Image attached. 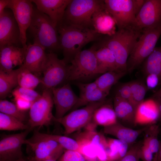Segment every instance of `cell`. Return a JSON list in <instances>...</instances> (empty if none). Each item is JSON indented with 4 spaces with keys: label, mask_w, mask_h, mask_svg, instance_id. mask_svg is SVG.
Returning a JSON list of instances; mask_svg holds the SVG:
<instances>
[{
    "label": "cell",
    "mask_w": 161,
    "mask_h": 161,
    "mask_svg": "<svg viewBox=\"0 0 161 161\" xmlns=\"http://www.w3.org/2000/svg\"><path fill=\"white\" fill-rule=\"evenodd\" d=\"M142 31L134 25L118 29L111 36L103 35L96 43L98 47L105 46L113 52L118 71L127 73V62L140 36Z\"/></svg>",
    "instance_id": "1"
},
{
    "label": "cell",
    "mask_w": 161,
    "mask_h": 161,
    "mask_svg": "<svg viewBox=\"0 0 161 161\" xmlns=\"http://www.w3.org/2000/svg\"><path fill=\"white\" fill-rule=\"evenodd\" d=\"M63 59L68 64L86 44L99 41L103 35L93 29L85 28L61 24L57 27Z\"/></svg>",
    "instance_id": "2"
},
{
    "label": "cell",
    "mask_w": 161,
    "mask_h": 161,
    "mask_svg": "<svg viewBox=\"0 0 161 161\" xmlns=\"http://www.w3.org/2000/svg\"><path fill=\"white\" fill-rule=\"evenodd\" d=\"M27 31L33 43L39 45L49 52H54L61 49L57 27L47 16L34 6Z\"/></svg>",
    "instance_id": "3"
},
{
    "label": "cell",
    "mask_w": 161,
    "mask_h": 161,
    "mask_svg": "<svg viewBox=\"0 0 161 161\" xmlns=\"http://www.w3.org/2000/svg\"><path fill=\"white\" fill-rule=\"evenodd\" d=\"M104 7V0H71L60 24L92 29L91 20L93 14Z\"/></svg>",
    "instance_id": "4"
},
{
    "label": "cell",
    "mask_w": 161,
    "mask_h": 161,
    "mask_svg": "<svg viewBox=\"0 0 161 161\" xmlns=\"http://www.w3.org/2000/svg\"><path fill=\"white\" fill-rule=\"evenodd\" d=\"M96 48L95 44L76 55L69 65L67 81L83 82L101 74L95 54Z\"/></svg>",
    "instance_id": "5"
},
{
    "label": "cell",
    "mask_w": 161,
    "mask_h": 161,
    "mask_svg": "<svg viewBox=\"0 0 161 161\" xmlns=\"http://www.w3.org/2000/svg\"><path fill=\"white\" fill-rule=\"evenodd\" d=\"M161 35V24L142 30L141 34L128 59L127 72H132L144 62L155 48Z\"/></svg>",
    "instance_id": "6"
},
{
    "label": "cell",
    "mask_w": 161,
    "mask_h": 161,
    "mask_svg": "<svg viewBox=\"0 0 161 161\" xmlns=\"http://www.w3.org/2000/svg\"><path fill=\"white\" fill-rule=\"evenodd\" d=\"M145 0H105L106 9L114 19L118 29L134 25Z\"/></svg>",
    "instance_id": "7"
},
{
    "label": "cell",
    "mask_w": 161,
    "mask_h": 161,
    "mask_svg": "<svg viewBox=\"0 0 161 161\" xmlns=\"http://www.w3.org/2000/svg\"><path fill=\"white\" fill-rule=\"evenodd\" d=\"M24 144L28 145L33 153L31 161H56L64 152V149L48 134L37 131H35L30 138L26 140Z\"/></svg>",
    "instance_id": "8"
},
{
    "label": "cell",
    "mask_w": 161,
    "mask_h": 161,
    "mask_svg": "<svg viewBox=\"0 0 161 161\" xmlns=\"http://www.w3.org/2000/svg\"><path fill=\"white\" fill-rule=\"evenodd\" d=\"M54 104L52 89H45L41 97L29 109L28 126L30 129L47 126L51 124L54 117L52 114Z\"/></svg>",
    "instance_id": "9"
},
{
    "label": "cell",
    "mask_w": 161,
    "mask_h": 161,
    "mask_svg": "<svg viewBox=\"0 0 161 161\" xmlns=\"http://www.w3.org/2000/svg\"><path fill=\"white\" fill-rule=\"evenodd\" d=\"M106 100L90 103L82 108L73 110L59 119H56L54 117L53 121L62 125L65 135L70 134L87 126L91 121L95 110Z\"/></svg>",
    "instance_id": "10"
},
{
    "label": "cell",
    "mask_w": 161,
    "mask_h": 161,
    "mask_svg": "<svg viewBox=\"0 0 161 161\" xmlns=\"http://www.w3.org/2000/svg\"><path fill=\"white\" fill-rule=\"evenodd\" d=\"M69 65L62 59H59L54 52L47 54V58L42 73L43 77L41 84L45 89L55 87L67 80Z\"/></svg>",
    "instance_id": "11"
},
{
    "label": "cell",
    "mask_w": 161,
    "mask_h": 161,
    "mask_svg": "<svg viewBox=\"0 0 161 161\" xmlns=\"http://www.w3.org/2000/svg\"><path fill=\"white\" fill-rule=\"evenodd\" d=\"M7 46L23 47L19 26L12 12L8 8L0 15V48Z\"/></svg>",
    "instance_id": "12"
},
{
    "label": "cell",
    "mask_w": 161,
    "mask_h": 161,
    "mask_svg": "<svg viewBox=\"0 0 161 161\" xmlns=\"http://www.w3.org/2000/svg\"><path fill=\"white\" fill-rule=\"evenodd\" d=\"M29 0H9L6 8L12 12L19 26L23 47H26L27 32L31 23L34 6Z\"/></svg>",
    "instance_id": "13"
},
{
    "label": "cell",
    "mask_w": 161,
    "mask_h": 161,
    "mask_svg": "<svg viewBox=\"0 0 161 161\" xmlns=\"http://www.w3.org/2000/svg\"><path fill=\"white\" fill-rule=\"evenodd\" d=\"M32 129L6 135L0 141V161H13L23 157L22 146Z\"/></svg>",
    "instance_id": "14"
},
{
    "label": "cell",
    "mask_w": 161,
    "mask_h": 161,
    "mask_svg": "<svg viewBox=\"0 0 161 161\" xmlns=\"http://www.w3.org/2000/svg\"><path fill=\"white\" fill-rule=\"evenodd\" d=\"M161 24V0H145L137 15L134 26L142 31Z\"/></svg>",
    "instance_id": "15"
},
{
    "label": "cell",
    "mask_w": 161,
    "mask_h": 161,
    "mask_svg": "<svg viewBox=\"0 0 161 161\" xmlns=\"http://www.w3.org/2000/svg\"><path fill=\"white\" fill-rule=\"evenodd\" d=\"M51 89L55 109L54 117L59 119L72 109L78 101V97L74 92L69 83L60 87H54Z\"/></svg>",
    "instance_id": "16"
},
{
    "label": "cell",
    "mask_w": 161,
    "mask_h": 161,
    "mask_svg": "<svg viewBox=\"0 0 161 161\" xmlns=\"http://www.w3.org/2000/svg\"><path fill=\"white\" fill-rule=\"evenodd\" d=\"M37 9L50 18L57 27L62 22L66 10L71 0H31Z\"/></svg>",
    "instance_id": "17"
},
{
    "label": "cell",
    "mask_w": 161,
    "mask_h": 161,
    "mask_svg": "<svg viewBox=\"0 0 161 161\" xmlns=\"http://www.w3.org/2000/svg\"><path fill=\"white\" fill-rule=\"evenodd\" d=\"M80 92L78 101L72 111L92 103L103 101L108 95L101 90L93 82L86 83L75 82Z\"/></svg>",
    "instance_id": "18"
},
{
    "label": "cell",
    "mask_w": 161,
    "mask_h": 161,
    "mask_svg": "<svg viewBox=\"0 0 161 161\" xmlns=\"http://www.w3.org/2000/svg\"><path fill=\"white\" fill-rule=\"evenodd\" d=\"M47 54L45 49L36 44L27 45L22 67L32 73H42L45 62Z\"/></svg>",
    "instance_id": "19"
},
{
    "label": "cell",
    "mask_w": 161,
    "mask_h": 161,
    "mask_svg": "<svg viewBox=\"0 0 161 161\" xmlns=\"http://www.w3.org/2000/svg\"><path fill=\"white\" fill-rule=\"evenodd\" d=\"M27 47L7 46L0 48V70L9 72L15 66H21Z\"/></svg>",
    "instance_id": "20"
},
{
    "label": "cell",
    "mask_w": 161,
    "mask_h": 161,
    "mask_svg": "<svg viewBox=\"0 0 161 161\" xmlns=\"http://www.w3.org/2000/svg\"><path fill=\"white\" fill-rule=\"evenodd\" d=\"M160 118L157 103L154 98L144 100L136 109L135 125H149L155 124Z\"/></svg>",
    "instance_id": "21"
},
{
    "label": "cell",
    "mask_w": 161,
    "mask_h": 161,
    "mask_svg": "<svg viewBox=\"0 0 161 161\" xmlns=\"http://www.w3.org/2000/svg\"><path fill=\"white\" fill-rule=\"evenodd\" d=\"M91 21L92 28L100 35L111 36L117 31L115 21L105 7L94 13Z\"/></svg>",
    "instance_id": "22"
},
{
    "label": "cell",
    "mask_w": 161,
    "mask_h": 161,
    "mask_svg": "<svg viewBox=\"0 0 161 161\" xmlns=\"http://www.w3.org/2000/svg\"><path fill=\"white\" fill-rule=\"evenodd\" d=\"M113 106L118 121L130 128H132L135 126L136 109L130 102L114 96Z\"/></svg>",
    "instance_id": "23"
},
{
    "label": "cell",
    "mask_w": 161,
    "mask_h": 161,
    "mask_svg": "<svg viewBox=\"0 0 161 161\" xmlns=\"http://www.w3.org/2000/svg\"><path fill=\"white\" fill-rule=\"evenodd\" d=\"M148 126L134 130L126 126L117 121L113 125L104 127L103 131L104 133L115 137L118 139L126 142L129 145L134 143L138 137L144 132Z\"/></svg>",
    "instance_id": "24"
},
{
    "label": "cell",
    "mask_w": 161,
    "mask_h": 161,
    "mask_svg": "<svg viewBox=\"0 0 161 161\" xmlns=\"http://www.w3.org/2000/svg\"><path fill=\"white\" fill-rule=\"evenodd\" d=\"M118 121L113 105L110 100H106L95 111L90 123L96 127L98 126L105 127Z\"/></svg>",
    "instance_id": "25"
},
{
    "label": "cell",
    "mask_w": 161,
    "mask_h": 161,
    "mask_svg": "<svg viewBox=\"0 0 161 161\" xmlns=\"http://www.w3.org/2000/svg\"><path fill=\"white\" fill-rule=\"evenodd\" d=\"M95 54L101 74L109 71H118L114 55L109 48L97 45Z\"/></svg>",
    "instance_id": "26"
},
{
    "label": "cell",
    "mask_w": 161,
    "mask_h": 161,
    "mask_svg": "<svg viewBox=\"0 0 161 161\" xmlns=\"http://www.w3.org/2000/svg\"><path fill=\"white\" fill-rule=\"evenodd\" d=\"M143 71L146 76L154 74L161 79V46L155 47L144 61Z\"/></svg>",
    "instance_id": "27"
},
{
    "label": "cell",
    "mask_w": 161,
    "mask_h": 161,
    "mask_svg": "<svg viewBox=\"0 0 161 161\" xmlns=\"http://www.w3.org/2000/svg\"><path fill=\"white\" fill-rule=\"evenodd\" d=\"M126 73L116 71H109L102 74L94 82L101 90L109 95L112 87Z\"/></svg>",
    "instance_id": "28"
},
{
    "label": "cell",
    "mask_w": 161,
    "mask_h": 161,
    "mask_svg": "<svg viewBox=\"0 0 161 161\" xmlns=\"http://www.w3.org/2000/svg\"><path fill=\"white\" fill-rule=\"evenodd\" d=\"M106 149L108 161H116L124 156L127 152L129 145L118 139L106 138Z\"/></svg>",
    "instance_id": "29"
},
{
    "label": "cell",
    "mask_w": 161,
    "mask_h": 161,
    "mask_svg": "<svg viewBox=\"0 0 161 161\" xmlns=\"http://www.w3.org/2000/svg\"><path fill=\"white\" fill-rule=\"evenodd\" d=\"M18 69L9 72L0 70V97L1 99L5 98L18 85Z\"/></svg>",
    "instance_id": "30"
},
{
    "label": "cell",
    "mask_w": 161,
    "mask_h": 161,
    "mask_svg": "<svg viewBox=\"0 0 161 161\" xmlns=\"http://www.w3.org/2000/svg\"><path fill=\"white\" fill-rule=\"evenodd\" d=\"M18 69L17 81L18 86L34 89L41 83V79L28 70L21 66Z\"/></svg>",
    "instance_id": "31"
},
{
    "label": "cell",
    "mask_w": 161,
    "mask_h": 161,
    "mask_svg": "<svg viewBox=\"0 0 161 161\" xmlns=\"http://www.w3.org/2000/svg\"><path fill=\"white\" fill-rule=\"evenodd\" d=\"M131 91V103L136 109L138 106L144 100L148 90L146 85L140 80L129 82Z\"/></svg>",
    "instance_id": "32"
},
{
    "label": "cell",
    "mask_w": 161,
    "mask_h": 161,
    "mask_svg": "<svg viewBox=\"0 0 161 161\" xmlns=\"http://www.w3.org/2000/svg\"><path fill=\"white\" fill-rule=\"evenodd\" d=\"M158 126L155 124L149 125L144 131L143 143L147 145L151 150L158 156L160 141L158 138L159 131Z\"/></svg>",
    "instance_id": "33"
},
{
    "label": "cell",
    "mask_w": 161,
    "mask_h": 161,
    "mask_svg": "<svg viewBox=\"0 0 161 161\" xmlns=\"http://www.w3.org/2000/svg\"><path fill=\"white\" fill-rule=\"evenodd\" d=\"M74 139L79 145L78 152L83 157L86 161H98L97 157V147L91 142L85 139L75 137Z\"/></svg>",
    "instance_id": "34"
},
{
    "label": "cell",
    "mask_w": 161,
    "mask_h": 161,
    "mask_svg": "<svg viewBox=\"0 0 161 161\" xmlns=\"http://www.w3.org/2000/svg\"><path fill=\"white\" fill-rule=\"evenodd\" d=\"M30 129L28 125L17 118L0 113V130L7 131L26 130Z\"/></svg>",
    "instance_id": "35"
},
{
    "label": "cell",
    "mask_w": 161,
    "mask_h": 161,
    "mask_svg": "<svg viewBox=\"0 0 161 161\" xmlns=\"http://www.w3.org/2000/svg\"><path fill=\"white\" fill-rule=\"evenodd\" d=\"M0 112L13 117L23 122L26 119L24 112L19 110L15 104L6 100H0Z\"/></svg>",
    "instance_id": "36"
},
{
    "label": "cell",
    "mask_w": 161,
    "mask_h": 161,
    "mask_svg": "<svg viewBox=\"0 0 161 161\" xmlns=\"http://www.w3.org/2000/svg\"><path fill=\"white\" fill-rule=\"evenodd\" d=\"M48 134L51 138L58 142L64 150L79 151V145L75 139L66 136Z\"/></svg>",
    "instance_id": "37"
},
{
    "label": "cell",
    "mask_w": 161,
    "mask_h": 161,
    "mask_svg": "<svg viewBox=\"0 0 161 161\" xmlns=\"http://www.w3.org/2000/svg\"><path fill=\"white\" fill-rule=\"evenodd\" d=\"M12 94L14 97H20L32 103L37 100L41 96L33 89L19 86L14 89Z\"/></svg>",
    "instance_id": "38"
},
{
    "label": "cell",
    "mask_w": 161,
    "mask_h": 161,
    "mask_svg": "<svg viewBox=\"0 0 161 161\" xmlns=\"http://www.w3.org/2000/svg\"><path fill=\"white\" fill-rule=\"evenodd\" d=\"M143 142L139 141L131 146L126 154L116 161H139Z\"/></svg>",
    "instance_id": "39"
},
{
    "label": "cell",
    "mask_w": 161,
    "mask_h": 161,
    "mask_svg": "<svg viewBox=\"0 0 161 161\" xmlns=\"http://www.w3.org/2000/svg\"><path fill=\"white\" fill-rule=\"evenodd\" d=\"M114 96L119 97L131 103V91L129 82L120 84L115 90Z\"/></svg>",
    "instance_id": "40"
},
{
    "label": "cell",
    "mask_w": 161,
    "mask_h": 161,
    "mask_svg": "<svg viewBox=\"0 0 161 161\" xmlns=\"http://www.w3.org/2000/svg\"><path fill=\"white\" fill-rule=\"evenodd\" d=\"M58 161H86L83 156L78 151L66 150Z\"/></svg>",
    "instance_id": "41"
},
{
    "label": "cell",
    "mask_w": 161,
    "mask_h": 161,
    "mask_svg": "<svg viewBox=\"0 0 161 161\" xmlns=\"http://www.w3.org/2000/svg\"><path fill=\"white\" fill-rule=\"evenodd\" d=\"M157 157L143 141L140 150V159L143 161H157Z\"/></svg>",
    "instance_id": "42"
},
{
    "label": "cell",
    "mask_w": 161,
    "mask_h": 161,
    "mask_svg": "<svg viewBox=\"0 0 161 161\" xmlns=\"http://www.w3.org/2000/svg\"><path fill=\"white\" fill-rule=\"evenodd\" d=\"M14 98L15 104L19 110L23 112L30 109L33 103L20 97H16Z\"/></svg>",
    "instance_id": "43"
},
{
    "label": "cell",
    "mask_w": 161,
    "mask_h": 161,
    "mask_svg": "<svg viewBox=\"0 0 161 161\" xmlns=\"http://www.w3.org/2000/svg\"><path fill=\"white\" fill-rule=\"evenodd\" d=\"M160 79L154 74H150L146 76V85L148 89L155 88L158 85Z\"/></svg>",
    "instance_id": "44"
},
{
    "label": "cell",
    "mask_w": 161,
    "mask_h": 161,
    "mask_svg": "<svg viewBox=\"0 0 161 161\" xmlns=\"http://www.w3.org/2000/svg\"><path fill=\"white\" fill-rule=\"evenodd\" d=\"M9 2V0H0V15L3 13Z\"/></svg>",
    "instance_id": "45"
},
{
    "label": "cell",
    "mask_w": 161,
    "mask_h": 161,
    "mask_svg": "<svg viewBox=\"0 0 161 161\" xmlns=\"http://www.w3.org/2000/svg\"><path fill=\"white\" fill-rule=\"evenodd\" d=\"M153 98L156 100L160 112V117H161V94L156 96H153Z\"/></svg>",
    "instance_id": "46"
},
{
    "label": "cell",
    "mask_w": 161,
    "mask_h": 161,
    "mask_svg": "<svg viewBox=\"0 0 161 161\" xmlns=\"http://www.w3.org/2000/svg\"><path fill=\"white\" fill-rule=\"evenodd\" d=\"M157 161H161V142L160 141Z\"/></svg>",
    "instance_id": "47"
},
{
    "label": "cell",
    "mask_w": 161,
    "mask_h": 161,
    "mask_svg": "<svg viewBox=\"0 0 161 161\" xmlns=\"http://www.w3.org/2000/svg\"><path fill=\"white\" fill-rule=\"evenodd\" d=\"M161 94V85L160 89L154 94L153 96H156Z\"/></svg>",
    "instance_id": "48"
},
{
    "label": "cell",
    "mask_w": 161,
    "mask_h": 161,
    "mask_svg": "<svg viewBox=\"0 0 161 161\" xmlns=\"http://www.w3.org/2000/svg\"><path fill=\"white\" fill-rule=\"evenodd\" d=\"M13 161H26L24 159L23 157L21 158L18 159L17 160Z\"/></svg>",
    "instance_id": "49"
},
{
    "label": "cell",
    "mask_w": 161,
    "mask_h": 161,
    "mask_svg": "<svg viewBox=\"0 0 161 161\" xmlns=\"http://www.w3.org/2000/svg\"><path fill=\"white\" fill-rule=\"evenodd\" d=\"M56 161L52 160H40V161Z\"/></svg>",
    "instance_id": "50"
}]
</instances>
